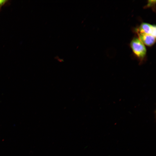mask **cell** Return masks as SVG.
<instances>
[{
  "label": "cell",
  "instance_id": "cell-4",
  "mask_svg": "<svg viewBox=\"0 0 156 156\" xmlns=\"http://www.w3.org/2000/svg\"><path fill=\"white\" fill-rule=\"evenodd\" d=\"M6 1L0 0V9L1 7L6 3Z\"/></svg>",
  "mask_w": 156,
  "mask_h": 156
},
{
  "label": "cell",
  "instance_id": "cell-2",
  "mask_svg": "<svg viewBox=\"0 0 156 156\" xmlns=\"http://www.w3.org/2000/svg\"><path fill=\"white\" fill-rule=\"evenodd\" d=\"M137 32L151 35L156 37V27L146 23H142L140 25Z\"/></svg>",
  "mask_w": 156,
  "mask_h": 156
},
{
  "label": "cell",
  "instance_id": "cell-3",
  "mask_svg": "<svg viewBox=\"0 0 156 156\" xmlns=\"http://www.w3.org/2000/svg\"><path fill=\"white\" fill-rule=\"evenodd\" d=\"M139 39L146 45L151 46L154 44L156 41L155 37L150 34L137 32Z\"/></svg>",
  "mask_w": 156,
  "mask_h": 156
},
{
  "label": "cell",
  "instance_id": "cell-1",
  "mask_svg": "<svg viewBox=\"0 0 156 156\" xmlns=\"http://www.w3.org/2000/svg\"><path fill=\"white\" fill-rule=\"evenodd\" d=\"M130 46L135 55L142 61L146 53V49L144 44L139 38H134L131 41Z\"/></svg>",
  "mask_w": 156,
  "mask_h": 156
}]
</instances>
